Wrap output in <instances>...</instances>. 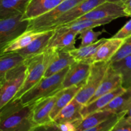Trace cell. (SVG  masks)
Instances as JSON below:
<instances>
[{"label":"cell","instance_id":"obj_15","mask_svg":"<svg viewBox=\"0 0 131 131\" xmlns=\"http://www.w3.org/2000/svg\"><path fill=\"white\" fill-rule=\"evenodd\" d=\"M54 32L55 29H51L42 32L39 37L32 41L28 46L15 52H17L26 59L42 53L47 49L50 41L54 34Z\"/></svg>","mask_w":131,"mask_h":131},{"label":"cell","instance_id":"obj_30","mask_svg":"<svg viewBox=\"0 0 131 131\" xmlns=\"http://www.w3.org/2000/svg\"><path fill=\"white\" fill-rule=\"evenodd\" d=\"M105 32L104 30L95 31L93 29H89L83 31L79 33V38L81 40L80 46H85L95 43L99 40L98 38Z\"/></svg>","mask_w":131,"mask_h":131},{"label":"cell","instance_id":"obj_31","mask_svg":"<svg viewBox=\"0 0 131 131\" xmlns=\"http://www.w3.org/2000/svg\"><path fill=\"white\" fill-rule=\"evenodd\" d=\"M131 54V37L125 40L120 49L110 60V63L116 62L122 60Z\"/></svg>","mask_w":131,"mask_h":131},{"label":"cell","instance_id":"obj_2","mask_svg":"<svg viewBox=\"0 0 131 131\" xmlns=\"http://www.w3.org/2000/svg\"><path fill=\"white\" fill-rule=\"evenodd\" d=\"M56 51V49L49 48L42 53L26 59L27 69L25 81L14 99L20 98L24 93L34 86L43 78L46 70Z\"/></svg>","mask_w":131,"mask_h":131},{"label":"cell","instance_id":"obj_8","mask_svg":"<svg viewBox=\"0 0 131 131\" xmlns=\"http://www.w3.org/2000/svg\"><path fill=\"white\" fill-rule=\"evenodd\" d=\"M123 17H127V15L124 10L122 4L105 1L76 20H101L107 19L115 20Z\"/></svg>","mask_w":131,"mask_h":131},{"label":"cell","instance_id":"obj_17","mask_svg":"<svg viewBox=\"0 0 131 131\" xmlns=\"http://www.w3.org/2000/svg\"><path fill=\"white\" fill-rule=\"evenodd\" d=\"M75 60L69 51L57 49L53 58L50 62L43 78H47L60 72L65 68L70 67Z\"/></svg>","mask_w":131,"mask_h":131},{"label":"cell","instance_id":"obj_13","mask_svg":"<svg viewBox=\"0 0 131 131\" xmlns=\"http://www.w3.org/2000/svg\"><path fill=\"white\" fill-rule=\"evenodd\" d=\"M121 86H122V78L121 74L115 70L110 64L99 87L88 104Z\"/></svg>","mask_w":131,"mask_h":131},{"label":"cell","instance_id":"obj_23","mask_svg":"<svg viewBox=\"0 0 131 131\" xmlns=\"http://www.w3.org/2000/svg\"><path fill=\"white\" fill-rule=\"evenodd\" d=\"M131 106V88L112 100L103 110L114 114H120L128 111Z\"/></svg>","mask_w":131,"mask_h":131},{"label":"cell","instance_id":"obj_22","mask_svg":"<svg viewBox=\"0 0 131 131\" xmlns=\"http://www.w3.org/2000/svg\"><path fill=\"white\" fill-rule=\"evenodd\" d=\"M30 0H0V19L24 14Z\"/></svg>","mask_w":131,"mask_h":131},{"label":"cell","instance_id":"obj_34","mask_svg":"<svg viewBox=\"0 0 131 131\" xmlns=\"http://www.w3.org/2000/svg\"><path fill=\"white\" fill-rule=\"evenodd\" d=\"M29 131H60L58 124L52 122L49 124L35 126Z\"/></svg>","mask_w":131,"mask_h":131},{"label":"cell","instance_id":"obj_35","mask_svg":"<svg viewBox=\"0 0 131 131\" xmlns=\"http://www.w3.org/2000/svg\"><path fill=\"white\" fill-rule=\"evenodd\" d=\"M78 122H67L60 123L58 124V126L60 131H76V125Z\"/></svg>","mask_w":131,"mask_h":131},{"label":"cell","instance_id":"obj_21","mask_svg":"<svg viewBox=\"0 0 131 131\" xmlns=\"http://www.w3.org/2000/svg\"><path fill=\"white\" fill-rule=\"evenodd\" d=\"M115 114L105 110L94 112L77 122L76 131H84L101 124Z\"/></svg>","mask_w":131,"mask_h":131},{"label":"cell","instance_id":"obj_32","mask_svg":"<svg viewBox=\"0 0 131 131\" xmlns=\"http://www.w3.org/2000/svg\"><path fill=\"white\" fill-rule=\"evenodd\" d=\"M110 131H131V122L123 116Z\"/></svg>","mask_w":131,"mask_h":131},{"label":"cell","instance_id":"obj_37","mask_svg":"<svg viewBox=\"0 0 131 131\" xmlns=\"http://www.w3.org/2000/svg\"><path fill=\"white\" fill-rule=\"evenodd\" d=\"M125 117L128 120L131 122V106L130 107H129V109L128 110V111H127L126 114L125 115Z\"/></svg>","mask_w":131,"mask_h":131},{"label":"cell","instance_id":"obj_6","mask_svg":"<svg viewBox=\"0 0 131 131\" xmlns=\"http://www.w3.org/2000/svg\"><path fill=\"white\" fill-rule=\"evenodd\" d=\"M84 0H65L49 12L30 20L27 31L33 32H43L51 30L56 22L74 6Z\"/></svg>","mask_w":131,"mask_h":131},{"label":"cell","instance_id":"obj_16","mask_svg":"<svg viewBox=\"0 0 131 131\" xmlns=\"http://www.w3.org/2000/svg\"><path fill=\"white\" fill-rule=\"evenodd\" d=\"M77 35L79 34L72 31L65 30L62 28H57L55 29L47 49L54 48L67 51L74 49Z\"/></svg>","mask_w":131,"mask_h":131},{"label":"cell","instance_id":"obj_11","mask_svg":"<svg viewBox=\"0 0 131 131\" xmlns=\"http://www.w3.org/2000/svg\"><path fill=\"white\" fill-rule=\"evenodd\" d=\"M56 99V95L54 94L33 104V120L36 125L49 124L53 122L51 114Z\"/></svg>","mask_w":131,"mask_h":131},{"label":"cell","instance_id":"obj_38","mask_svg":"<svg viewBox=\"0 0 131 131\" xmlns=\"http://www.w3.org/2000/svg\"><path fill=\"white\" fill-rule=\"evenodd\" d=\"M127 0H106V1H109V2L116 3H120V4H123Z\"/></svg>","mask_w":131,"mask_h":131},{"label":"cell","instance_id":"obj_12","mask_svg":"<svg viewBox=\"0 0 131 131\" xmlns=\"http://www.w3.org/2000/svg\"><path fill=\"white\" fill-rule=\"evenodd\" d=\"M125 40L120 38H108L101 45L93 56L84 62L92 64L99 61H110L124 43Z\"/></svg>","mask_w":131,"mask_h":131},{"label":"cell","instance_id":"obj_10","mask_svg":"<svg viewBox=\"0 0 131 131\" xmlns=\"http://www.w3.org/2000/svg\"><path fill=\"white\" fill-rule=\"evenodd\" d=\"M91 64L84 61H75L70 65L67 72L60 90L78 86L85 83L90 71Z\"/></svg>","mask_w":131,"mask_h":131},{"label":"cell","instance_id":"obj_33","mask_svg":"<svg viewBox=\"0 0 131 131\" xmlns=\"http://www.w3.org/2000/svg\"><path fill=\"white\" fill-rule=\"evenodd\" d=\"M131 37V19L127 22L125 25L113 36V38L126 40Z\"/></svg>","mask_w":131,"mask_h":131},{"label":"cell","instance_id":"obj_4","mask_svg":"<svg viewBox=\"0 0 131 131\" xmlns=\"http://www.w3.org/2000/svg\"><path fill=\"white\" fill-rule=\"evenodd\" d=\"M26 69L24 61L0 78V108L14 99L19 92L25 81Z\"/></svg>","mask_w":131,"mask_h":131},{"label":"cell","instance_id":"obj_25","mask_svg":"<svg viewBox=\"0 0 131 131\" xmlns=\"http://www.w3.org/2000/svg\"><path fill=\"white\" fill-rule=\"evenodd\" d=\"M42 33V32H33L30 31H26L25 33L6 45L3 49L1 50L0 54L19 51L28 46L32 41L39 37Z\"/></svg>","mask_w":131,"mask_h":131},{"label":"cell","instance_id":"obj_24","mask_svg":"<svg viewBox=\"0 0 131 131\" xmlns=\"http://www.w3.org/2000/svg\"><path fill=\"white\" fill-rule=\"evenodd\" d=\"M0 78L10 70L15 69L25 61L26 58L17 52L0 54Z\"/></svg>","mask_w":131,"mask_h":131},{"label":"cell","instance_id":"obj_29","mask_svg":"<svg viewBox=\"0 0 131 131\" xmlns=\"http://www.w3.org/2000/svg\"><path fill=\"white\" fill-rule=\"evenodd\" d=\"M126 113L115 114L101 124L84 131H110L121 118L125 116Z\"/></svg>","mask_w":131,"mask_h":131},{"label":"cell","instance_id":"obj_19","mask_svg":"<svg viewBox=\"0 0 131 131\" xmlns=\"http://www.w3.org/2000/svg\"><path fill=\"white\" fill-rule=\"evenodd\" d=\"M84 84V83L78 86L60 90L56 93L57 99L51 114V117L52 120L65 106H67L73 99H75L76 95L81 89Z\"/></svg>","mask_w":131,"mask_h":131},{"label":"cell","instance_id":"obj_14","mask_svg":"<svg viewBox=\"0 0 131 131\" xmlns=\"http://www.w3.org/2000/svg\"><path fill=\"white\" fill-rule=\"evenodd\" d=\"M65 0H30L23 14V19L30 20L52 10Z\"/></svg>","mask_w":131,"mask_h":131},{"label":"cell","instance_id":"obj_7","mask_svg":"<svg viewBox=\"0 0 131 131\" xmlns=\"http://www.w3.org/2000/svg\"><path fill=\"white\" fill-rule=\"evenodd\" d=\"M23 14L11 15L0 19V49L27 31L28 20L23 19Z\"/></svg>","mask_w":131,"mask_h":131},{"label":"cell","instance_id":"obj_18","mask_svg":"<svg viewBox=\"0 0 131 131\" xmlns=\"http://www.w3.org/2000/svg\"><path fill=\"white\" fill-rule=\"evenodd\" d=\"M126 90V88L121 86L113 92L99 97L93 102L84 106L81 111L83 117L84 118L93 113L103 110L113 99L124 93Z\"/></svg>","mask_w":131,"mask_h":131},{"label":"cell","instance_id":"obj_20","mask_svg":"<svg viewBox=\"0 0 131 131\" xmlns=\"http://www.w3.org/2000/svg\"><path fill=\"white\" fill-rule=\"evenodd\" d=\"M84 105L79 103L74 99L67 106H65L54 118L53 122L56 124L63 122H75L83 118L81 114Z\"/></svg>","mask_w":131,"mask_h":131},{"label":"cell","instance_id":"obj_5","mask_svg":"<svg viewBox=\"0 0 131 131\" xmlns=\"http://www.w3.org/2000/svg\"><path fill=\"white\" fill-rule=\"evenodd\" d=\"M110 61H99L91 64L89 75L75 99L85 106L93 97L110 67Z\"/></svg>","mask_w":131,"mask_h":131},{"label":"cell","instance_id":"obj_3","mask_svg":"<svg viewBox=\"0 0 131 131\" xmlns=\"http://www.w3.org/2000/svg\"><path fill=\"white\" fill-rule=\"evenodd\" d=\"M69 67L65 68L54 75L43 78L34 86L24 93L19 99L24 104L29 105L42 99L56 94L60 90L63 81Z\"/></svg>","mask_w":131,"mask_h":131},{"label":"cell","instance_id":"obj_9","mask_svg":"<svg viewBox=\"0 0 131 131\" xmlns=\"http://www.w3.org/2000/svg\"><path fill=\"white\" fill-rule=\"evenodd\" d=\"M105 1L106 0H84L63 14L56 22L51 29H56L60 26L75 21Z\"/></svg>","mask_w":131,"mask_h":131},{"label":"cell","instance_id":"obj_28","mask_svg":"<svg viewBox=\"0 0 131 131\" xmlns=\"http://www.w3.org/2000/svg\"><path fill=\"white\" fill-rule=\"evenodd\" d=\"M111 65L121 74L122 86L126 89L131 88V54L120 61L111 63Z\"/></svg>","mask_w":131,"mask_h":131},{"label":"cell","instance_id":"obj_36","mask_svg":"<svg viewBox=\"0 0 131 131\" xmlns=\"http://www.w3.org/2000/svg\"><path fill=\"white\" fill-rule=\"evenodd\" d=\"M127 17H131V0H127L122 4Z\"/></svg>","mask_w":131,"mask_h":131},{"label":"cell","instance_id":"obj_26","mask_svg":"<svg viewBox=\"0 0 131 131\" xmlns=\"http://www.w3.org/2000/svg\"><path fill=\"white\" fill-rule=\"evenodd\" d=\"M113 20L114 19H101V20H76V21L72 22V23L66 24V25L60 26V28H62L65 30L72 31L79 34L83 31L89 29H93L96 27L105 25V24L111 23Z\"/></svg>","mask_w":131,"mask_h":131},{"label":"cell","instance_id":"obj_1","mask_svg":"<svg viewBox=\"0 0 131 131\" xmlns=\"http://www.w3.org/2000/svg\"><path fill=\"white\" fill-rule=\"evenodd\" d=\"M35 126L33 104H24L19 99L0 108V131H29Z\"/></svg>","mask_w":131,"mask_h":131},{"label":"cell","instance_id":"obj_27","mask_svg":"<svg viewBox=\"0 0 131 131\" xmlns=\"http://www.w3.org/2000/svg\"><path fill=\"white\" fill-rule=\"evenodd\" d=\"M107 40V38H101L95 43L88 46H80L78 48L71 50L69 52L75 61H84L93 56L97 52L99 47L103 44Z\"/></svg>","mask_w":131,"mask_h":131}]
</instances>
